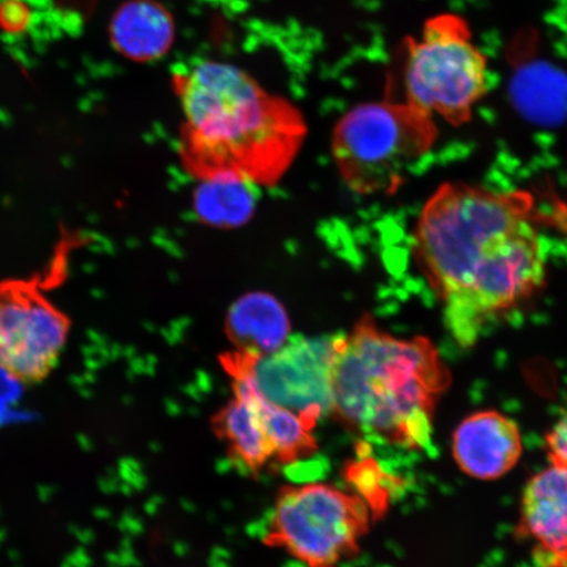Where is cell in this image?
I'll list each match as a JSON object with an SVG mask.
<instances>
[{
	"label": "cell",
	"mask_w": 567,
	"mask_h": 567,
	"mask_svg": "<svg viewBox=\"0 0 567 567\" xmlns=\"http://www.w3.org/2000/svg\"><path fill=\"white\" fill-rule=\"evenodd\" d=\"M528 193L496 194L445 183L417 219L415 258L443 303L446 330L464 349L487 324L535 295L545 261Z\"/></svg>",
	"instance_id": "obj_1"
},
{
	"label": "cell",
	"mask_w": 567,
	"mask_h": 567,
	"mask_svg": "<svg viewBox=\"0 0 567 567\" xmlns=\"http://www.w3.org/2000/svg\"><path fill=\"white\" fill-rule=\"evenodd\" d=\"M173 89L183 113L177 151L198 182L272 187L307 138V122L292 102L230 63L198 60L177 68Z\"/></svg>",
	"instance_id": "obj_2"
},
{
	"label": "cell",
	"mask_w": 567,
	"mask_h": 567,
	"mask_svg": "<svg viewBox=\"0 0 567 567\" xmlns=\"http://www.w3.org/2000/svg\"><path fill=\"white\" fill-rule=\"evenodd\" d=\"M451 379L430 339L395 338L364 316L334 339L331 414L354 434L423 450Z\"/></svg>",
	"instance_id": "obj_3"
},
{
	"label": "cell",
	"mask_w": 567,
	"mask_h": 567,
	"mask_svg": "<svg viewBox=\"0 0 567 567\" xmlns=\"http://www.w3.org/2000/svg\"><path fill=\"white\" fill-rule=\"evenodd\" d=\"M439 137L435 118L403 102L360 104L339 120L331 152L353 193L392 195Z\"/></svg>",
	"instance_id": "obj_4"
},
{
	"label": "cell",
	"mask_w": 567,
	"mask_h": 567,
	"mask_svg": "<svg viewBox=\"0 0 567 567\" xmlns=\"http://www.w3.org/2000/svg\"><path fill=\"white\" fill-rule=\"evenodd\" d=\"M405 102L453 126L470 123L487 92V56L466 21L441 13L425 21L420 38L405 42Z\"/></svg>",
	"instance_id": "obj_5"
},
{
	"label": "cell",
	"mask_w": 567,
	"mask_h": 567,
	"mask_svg": "<svg viewBox=\"0 0 567 567\" xmlns=\"http://www.w3.org/2000/svg\"><path fill=\"white\" fill-rule=\"evenodd\" d=\"M373 522L354 493L328 482L287 485L276 495L264 542L308 567H337L358 555Z\"/></svg>",
	"instance_id": "obj_6"
},
{
	"label": "cell",
	"mask_w": 567,
	"mask_h": 567,
	"mask_svg": "<svg viewBox=\"0 0 567 567\" xmlns=\"http://www.w3.org/2000/svg\"><path fill=\"white\" fill-rule=\"evenodd\" d=\"M334 339L296 338L264 357L230 351L219 360L231 380L248 382L264 399L293 411L316 429L331 414Z\"/></svg>",
	"instance_id": "obj_7"
},
{
	"label": "cell",
	"mask_w": 567,
	"mask_h": 567,
	"mask_svg": "<svg viewBox=\"0 0 567 567\" xmlns=\"http://www.w3.org/2000/svg\"><path fill=\"white\" fill-rule=\"evenodd\" d=\"M71 319L39 281H0V370L24 385L52 374L65 350Z\"/></svg>",
	"instance_id": "obj_8"
},
{
	"label": "cell",
	"mask_w": 567,
	"mask_h": 567,
	"mask_svg": "<svg viewBox=\"0 0 567 567\" xmlns=\"http://www.w3.org/2000/svg\"><path fill=\"white\" fill-rule=\"evenodd\" d=\"M516 534L534 543L538 567H567V466L551 464L528 482Z\"/></svg>",
	"instance_id": "obj_9"
},
{
	"label": "cell",
	"mask_w": 567,
	"mask_h": 567,
	"mask_svg": "<svg viewBox=\"0 0 567 567\" xmlns=\"http://www.w3.org/2000/svg\"><path fill=\"white\" fill-rule=\"evenodd\" d=\"M523 453L519 427L495 410L477 411L457 425L452 455L467 476L498 480L517 464Z\"/></svg>",
	"instance_id": "obj_10"
},
{
	"label": "cell",
	"mask_w": 567,
	"mask_h": 567,
	"mask_svg": "<svg viewBox=\"0 0 567 567\" xmlns=\"http://www.w3.org/2000/svg\"><path fill=\"white\" fill-rule=\"evenodd\" d=\"M233 399L212 417V430L234 463L252 476L274 464V451L255 402L252 390L244 381L231 380Z\"/></svg>",
	"instance_id": "obj_11"
},
{
	"label": "cell",
	"mask_w": 567,
	"mask_h": 567,
	"mask_svg": "<svg viewBox=\"0 0 567 567\" xmlns=\"http://www.w3.org/2000/svg\"><path fill=\"white\" fill-rule=\"evenodd\" d=\"M110 34L113 47L126 59L152 62L172 49L174 18L165 6L155 0H130L113 17Z\"/></svg>",
	"instance_id": "obj_12"
},
{
	"label": "cell",
	"mask_w": 567,
	"mask_h": 567,
	"mask_svg": "<svg viewBox=\"0 0 567 567\" xmlns=\"http://www.w3.org/2000/svg\"><path fill=\"white\" fill-rule=\"evenodd\" d=\"M225 332L236 349L234 351L264 357L288 342L290 322L276 297L255 292L233 303L226 317Z\"/></svg>",
	"instance_id": "obj_13"
},
{
	"label": "cell",
	"mask_w": 567,
	"mask_h": 567,
	"mask_svg": "<svg viewBox=\"0 0 567 567\" xmlns=\"http://www.w3.org/2000/svg\"><path fill=\"white\" fill-rule=\"evenodd\" d=\"M246 384L252 390L261 422L271 443L274 464L288 466L313 457L318 451L316 429L293 411L275 405L264 399L248 382Z\"/></svg>",
	"instance_id": "obj_14"
},
{
	"label": "cell",
	"mask_w": 567,
	"mask_h": 567,
	"mask_svg": "<svg viewBox=\"0 0 567 567\" xmlns=\"http://www.w3.org/2000/svg\"><path fill=\"white\" fill-rule=\"evenodd\" d=\"M254 187L240 181L200 182L194 195L198 219L218 229H234L250 221L257 205Z\"/></svg>",
	"instance_id": "obj_15"
},
{
	"label": "cell",
	"mask_w": 567,
	"mask_h": 567,
	"mask_svg": "<svg viewBox=\"0 0 567 567\" xmlns=\"http://www.w3.org/2000/svg\"><path fill=\"white\" fill-rule=\"evenodd\" d=\"M344 480L370 508L374 522L388 513L394 488L399 487V480L390 476L379 461L367 453H359L346 465Z\"/></svg>",
	"instance_id": "obj_16"
},
{
	"label": "cell",
	"mask_w": 567,
	"mask_h": 567,
	"mask_svg": "<svg viewBox=\"0 0 567 567\" xmlns=\"http://www.w3.org/2000/svg\"><path fill=\"white\" fill-rule=\"evenodd\" d=\"M547 450L551 464L567 466V410L549 431Z\"/></svg>",
	"instance_id": "obj_17"
},
{
	"label": "cell",
	"mask_w": 567,
	"mask_h": 567,
	"mask_svg": "<svg viewBox=\"0 0 567 567\" xmlns=\"http://www.w3.org/2000/svg\"><path fill=\"white\" fill-rule=\"evenodd\" d=\"M551 221L555 223L559 229L567 233V204L557 203L556 209L553 210Z\"/></svg>",
	"instance_id": "obj_18"
}]
</instances>
